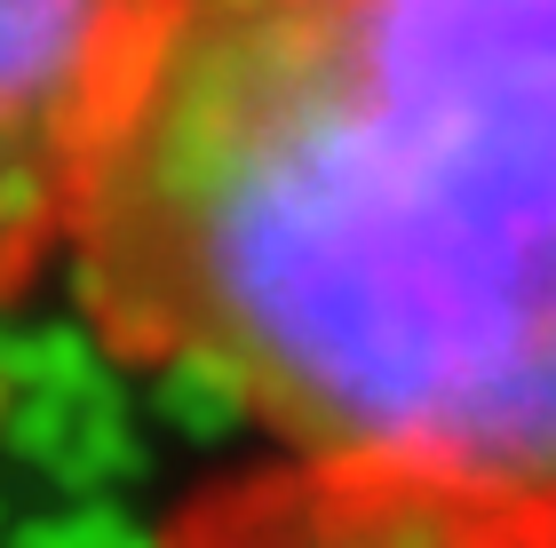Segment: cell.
<instances>
[{"label":"cell","mask_w":556,"mask_h":548,"mask_svg":"<svg viewBox=\"0 0 556 548\" xmlns=\"http://www.w3.org/2000/svg\"><path fill=\"white\" fill-rule=\"evenodd\" d=\"M64 286L294 461L556 509V0H175Z\"/></svg>","instance_id":"obj_1"},{"label":"cell","mask_w":556,"mask_h":548,"mask_svg":"<svg viewBox=\"0 0 556 548\" xmlns=\"http://www.w3.org/2000/svg\"><path fill=\"white\" fill-rule=\"evenodd\" d=\"M175 0H0V303L64 270Z\"/></svg>","instance_id":"obj_2"},{"label":"cell","mask_w":556,"mask_h":548,"mask_svg":"<svg viewBox=\"0 0 556 548\" xmlns=\"http://www.w3.org/2000/svg\"><path fill=\"white\" fill-rule=\"evenodd\" d=\"M167 548H556V509L287 454L270 477L199 493Z\"/></svg>","instance_id":"obj_3"}]
</instances>
